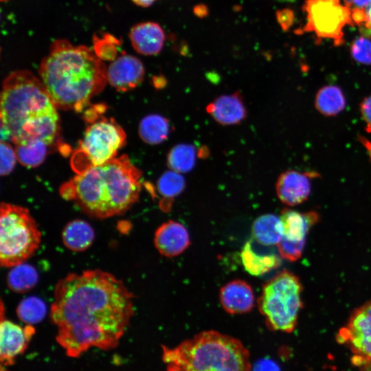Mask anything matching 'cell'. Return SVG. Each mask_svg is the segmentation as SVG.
Instances as JSON below:
<instances>
[{
	"label": "cell",
	"instance_id": "obj_1",
	"mask_svg": "<svg viewBox=\"0 0 371 371\" xmlns=\"http://www.w3.org/2000/svg\"><path fill=\"white\" fill-rule=\"evenodd\" d=\"M134 297L109 272L68 273L56 282L50 308L57 342L70 357L91 347L115 348L134 315Z\"/></svg>",
	"mask_w": 371,
	"mask_h": 371
},
{
	"label": "cell",
	"instance_id": "obj_2",
	"mask_svg": "<svg viewBox=\"0 0 371 371\" xmlns=\"http://www.w3.org/2000/svg\"><path fill=\"white\" fill-rule=\"evenodd\" d=\"M57 109L40 78L27 70L10 73L1 92V141L52 145L60 132Z\"/></svg>",
	"mask_w": 371,
	"mask_h": 371
},
{
	"label": "cell",
	"instance_id": "obj_3",
	"mask_svg": "<svg viewBox=\"0 0 371 371\" xmlns=\"http://www.w3.org/2000/svg\"><path fill=\"white\" fill-rule=\"evenodd\" d=\"M40 80L57 109L82 111L108 82L107 67L85 45L56 39L42 60Z\"/></svg>",
	"mask_w": 371,
	"mask_h": 371
},
{
	"label": "cell",
	"instance_id": "obj_4",
	"mask_svg": "<svg viewBox=\"0 0 371 371\" xmlns=\"http://www.w3.org/2000/svg\"><path fill=\"white\" fill-rule=\"evenodd\" d=\"M141 177L140 170L123 155L77 174L62 185L60 194L91 217L111 218L137 202Z\"/></svg>",
	"mask_w": 371,
	"mask_h": 371
},
{
	"label": "cell",
	"instance_id": "obj_5",
	"mask_svg": "<svg viewBox=\"0 0 371 371\" xmlns=\"http://www.w3.org/2000/svg\"><path fill=\"white\" fill-rule=\"evenodd\" d=\"M162 348L166 371H252L243 343L218 331H203L175 347Z\"/></svg>",
	"mask_w": 371,
	"mask_h": 371
},
{
	"label": "cell",
	"instance_id": "obj_6",
	"mask_svg": "<svg viewBox=\"0 0 371 371\" xmlns=\"http://www.w3.org/2000/svg\"><path fill=\"white\" fill-rule=\"evenodd\" d=\"M42 234L25 207L9 203L0 206V264L11 268L25 262L38 249Z\"/></svg>",
	"mask_w": 371,
	"mask_h": 371
},
{
	"label": "cell",
	"instance_id": "obj_7",
	"mask_svg": "<svg viewBox=\"0 0 371 371\" xmlns=\"http://www.w3.org/2000/svg\"><path fill=\"white\" fill-rule=\"evenodd\" d=\"M302 292L299 278L286 270L265 283L258 304L269 328L284 333L295 329L303 307Z\"/></svg>",
	"mask_w": 371,
	"mask_h": 371
},
{
	"label": "cell",
	"instance_id": "obj_8",
	"mask_svg": "<svg viewBox=\"0 0 371 371\" xmlns=\"http://www.w3.org/2000/svg\"><path fill=\"white\" fill-rule=\"evenodd\" d=\"M123 128L113 119L93 121L85 130L83 138L71 157V166L80 173L115 158L126 143Z\"/></svg>",
	"mask_w": 371,
	"mask_h": 371
},
{
	"label": "cell",
	"instance_id": "obj_9",
	"mask_svg": "<svg viewBox=\"0 0 371 371\" xmlns=\"http://www.w3.org/2000/svg\"><path fill=\"white\" fill-rule=\"evenodd\" d=\"M303 10L306 14L303 31L332 39L335 45L342 43L344 27L354 25L350 9L340 0H306Z\"/></svg>",
	"mask_w": 371,
	"mask_h": 371
},
{
	"label": "cell",
	"instance_id": "obj_10",
	"mask_svg": "<svg viewBox=\"0 0 371 371\" xmlns=\"http://www.w3.org/2000/svg\"><path fill=\"white\" fill-rule=\"evenodd\" d=\"M337 340L350 348L354 354L352 361L357 366L371 359V300L352 313Z\"/></svg>",
	"mask_w": 371,
	"mask_h": 371
},
{
	"label": "cell",
	"instance_id": "obj_11",
	"mask_svg": "<svg viewBox=\"0 0 371 371\" xmlns=\"http://www.w3.org/2000/svg\"><path fill=\"white\" fill-rule=\"evenodd\" d=\"M0 359L2 365L11 366L15 359L27 349L29 342L35 333L33 325L21 326L5 315L4 305L0 307Z\"/></svg>",
	"mask_w": 371,
	"mask_h": 371
},
{
	"label": "cell",
	"instance_id": "obj_12",
	"mask_svg": "<svg viewBox=\"0 0 371 371\" xmlns=\"http://www.w3.org/2000/svg\"><path fill=\"white\" fill-rule=\"evenodd\" d=\"M318 177L319 174L316 172L286 170L277 179V196L281 202L287 205H300L306 201L311 194V179Z\"/></svg>",
	"mask_w": 371,
	"mask_h": 371
},
{
	"label": "cell",
	"instance_id": "obj_13",
	"mask_svg": "<svg viewBox=\"0 0 371 371\" xmlns=\"http://www.w3.org/2000/svg\"><path fill=\"white\" fill-rule=\"evenodd\" d=\"M145 74L142 62L136 56L122 54L107 67L108 82L119 91H127L139 86Z\"/></svg>",
	"mask_w": 371,
	"mask_h": 371
},
{
	"label": "cell",
	"instance_id": "obj_14",
	"mask_svg": "<svg viewBox=\"0 0 371 371\" xmlns=\"http://www.w3.org/2000/svg\"><path fill=\"white\" fill-rule=\"evenodd\" d=\"M190 243L186 228L180 223L168 221L155 231L154 244L159 253L166 257L179 255Z\"/></svg>",
	"mask_w": 371,
	"mask_h": 371
},
{
	"label": "cell",
	"instance_id": "obj_15",
	"mask_svg": "<svg viewBox=\"0 0 371 371\" xmlns=\"http://www.w3.org/2000/svg\"><path fill=\"white\" fill-rule=\"evenodd\" d=\"M128 36L134 49L145 56L158 54L166 40L163 28L159 23L153 21L135 24L131 27Z\"/></svg>",
	"mask_w": 371,
	"mask_h": 371
},
{
	"label": "cell",
	"instance_id": "obj_16",
	"mask_svg": "<svg viewBox=\"0 0 371 371\" xmlns=\"http://www.w3.org/2000/svg\"><path fill=\"white\" fill-rule=\"evenodd\" d=\"M220 302L223 309L229 314L245 313L254 306V293L247 282L235 280L221 289Z\"/></svg>",
	"mask_w": 371,
	"mask_h": 371
},
{
	"label": "cell",
	"instance_id": "obj_17",
	"mask_svg": "<svg viewBox=\"0 0 371 371\" xmlns=\"http://www.w3.org/2000/svg\"><path fill=\"white\" fill-rule=\"evenodd\" d=\"M206 111L216 122L222 125L238 124L247 117L245 103L238 92L216 98L207 105Z\"/></svg>",
	"mask_w": 371,
	"mask_h": 371
},
{
	"label": "cell",
	"instance_id": "obj_18",
	"mask_svg": "<svg viewBox=\"0 0 371 371\" xmlns=\"http://www.w3.org/2000/svg\"><path fill=\"white\" fill-rule=\"evenodd\" d=\"M280 217L283 227L282 238L300 243L306 242L308 231L319 220V214L315 211L300 212L284 208Z\"/></svg>",
	"mask_w": 371,
	"mask_h": 371
},
{
	"label": "cell",
	"instance_id": "obj_19",
	"mask_svg": "<svg viewBox=\"0 0 371 371\" xmlns=\"http://www.w3.org/2000/svg\"><path fill=\"white\" fill-rule=\"evenodd\" d=\"M245 270L252 276H262L280 265V258L273 253H265L251 238L243 247L240 253Z\"/></svg>",
	"mask_w": 371,
	"mask_h": 371
},
{
	"label": "cell",
	"instance_id": "obj_20",
	"mask_svg": "<svg viewBox=\"0 0 371 371\" xmlns=\"http://www.w3.org/2000/svg\"><path fill=\"white\" fill-rule=\"evenodd\" d=\"M95 239L91 225L82 219H74L67 223L62 232L64 245L71 251L80 252L87 249Z\"/></svg>",
	"mask_w": 371,
	"mask_h": 371
},
{
	"label": "cell",
	"instance_id": "obj_21",
	"mask_svg": "<svg viewBox=\"0 0 371 371\" xmlns=\"http://www.w3.org/2000/svg\"><path fill=\"white\" fill-rule=\"evenodd\" d=\"M283 236L280 217L272 214H263L254 222L251 239L265 247L278 245Z\"/></svg>",
	"mask_w": 371,
	"mask_h": 371
},
{
	"label": "cell",
	"instance_id": "obj_22",
	"mask_svg": "<svg viewBox=\"0 0 371 371\" xmlns=\"http://www.w3.org/2000/svg\"><path fill=\"white\" fill-rule=\"evenodd\" d=\"M315 107L322 115L334 117L346 108V100L342 89L337 85L321 87L315 96Z\"/></svg>",
	"mask_w": 371,
	"mask_h": 371
},
{
	"label": "cell",
	"instance_id": "obj_23",
	"mask_svg": "<svg viewBox=\"0 0 371 371\" xmlns=\"http://www.w3.org/2000/svg\"><path fill=\"white\" fill-rule=\"evenodd\" d=\"M139 135L149 144H158L164 142L170 132L169 121L160 115L152 114L143 117L139 124Z\"/></svg>",
	"mask_w": 371,
	"mask_h": 371
},
{
	"label": "cell",
	"instance_id": "obj_24",
	"mask_svg": "<svg viewBox=\"0 0 371 371\" xmlns=\"http://www.w3.org/2000/svg\"><path fill=\"white\" fill-rule=\"evenodd\" d=\"M185 185V179L181 173L170 170L161 175L157 189L161 196L159 207L162 211L166 212L171 209L174 199L183 190Z\"/></svg>",
	"mask_w": 371,
	"mask_h": 371
},
{
	"label": "cell",
	"instance_id": "obj_25",
	"mask_svg": "<svg viewBox=\"0 0 371 371\" xmlns=\"http://www.w3.org/2000/svg\"><path fill=\"white\" fill-rule=\"evenodd\" d=\"M38 281L36 269L26 262L10 268L7 276L9 289L16 293H23L34 287Z\"/></svg>",
	"mask_w": 371,
	"mask_h": 371
},
{
	"label": "cell",
	"instance_id": "obj_26",
	"mask_svg": "<svg viewBox=\"0 0 371 371\" xmlns=\"http://www.w3.org/2000/svg\"><path fill=\"white\" fill-rule=\"evenodd\" d=\"M196 152L194 146L179 144L172 147L167 155V164L170 170L179 173L190 171L196 162Z\"/></svg>",
	"mask_w": 371,
	"mask_h": 371
},
{
	"label": "cell",
	"instance_id": "obj_27",
	"mask_svg": "<svg viewBox=\"0 0 371 371\" xmlns=\"http://www.w3.org/2000/svg\"><path fill=\"white\" fill-rule=\"evenodd\" d=\"M49 146L43 141L35 140L24 145H16L14 148L21 164L27 168H34L44 161Z\"/></svg>",
	"mask_w": 371,
	"mask_h": 371
},
{
	"label": "cell",
	"instance_id": "obj_28",
	"mask_svg": "<svg viewBox=\"0 0 371 371\" xmlns=\"http://www.w3.org/2000/svg\"><path fill=\"white\" fill-rule=\"evenodd\" d=\"M16 315L25 324L34 325L46 315L45 302L38 297L30 296L23 299L16 307Z\"/></svg>",
	"mask_w": 371,
	"mask_h": 371
},
{
	"label": "cell",
	"instance_id": "obj_29",
	"mask_svg": "<svg viewBox=\"0 0 371 371\" xmlns=\"http://www.w3.org/2000/svg\"><path fill=\"white\" fill-rule=\"evenodd\" d=\"M120 41L109 34H104L102 37L94 36L93 51L101 59L113 60L117 52V47Z\"/></svg>",
	"mask_w": 371,
	"mask_h": 371
},
{
	"label": "cell",
	"instance_id": "obj_30",
	"mask_svg": "<svg viewBox=\"0 0 371 371\" xmlns=\"http://www.w3.org/2000/svg\"><path fill=\"white\" fill-rule=\"evenodd\" d=\"M350 55L357 63L371 66V40L363 35L356 38L350 45Z\"/></svg>",
	"mask_w": 371,
	"mask_h": 371
},
{
	"label": "cell",
	"instance_id": "obj_31",
	"mask_svg": "<svg viewBox=\"0 0 371 371\" xmlns=\"http://www.w3.org/2000/svg\"><path fill=\"white\" fill-rule=\"evenodd\" d=\"M1 176L9 175L14 169L18 161L15 148L8 142L1 141Z\"/></svg>",
	"mask_w": 371,
	"mask_h": 371
},
{
	"label": "cell",
	"instance_id": "obj_32",
	"mask_svg": "<svg viewBox=\"0 0 371 371\" xmlns=\"http://www.w3.org/2000/svg\"><path fill=\"white\" fill-rule=\"evenodd\" d=\"M306 242H291L282 238L277 245L278 250L282 258L289 261H296L301 258Z\"/></svg>",
	"mask_w": 371,
	"mask_h": 371
},
{
	"label": "cell",
	"instance_id": "obj_33",
	"mask_svg": "<svg viewBox=\"0 0 371 371\" xmlns=\"http://www.w3.org/2000/svg\"><path fill=\"white\" fill-rule=\"evenodd\" d=\"M359 111L366 131L371 133V94L365 97L360 102Z\"/></svg>",
	"mask_w": 371,
	"mask_h": 371
},
{
	"label": "cell",
	"instance_id": "obj_34",
	"mask_svg": "<svg viewBox=\"0 0 371 371\" xmlns=\"http://www.w3.org/2000/svg\"><path fill=\"white\" fill-rule=\"evenodd\" d=\"M276 19L281 27L286 31L293 24L294 14L290 9H282L276 12Z\"/></svg>",
	"mask_w": 371,
	"mask_h": 371
},
{
	"label": "cell",
	"instance_id": "obj_35",
	"mask_svg": "<svg viewBox=\"0 0 371 371\" xmlns=\"http://www.w3.org/2000/svg\"><path fill=\"white\" fill-rule=\"evenodd\" d=\"M345 5L350 10L353 9H366L371 3V0H343Z\"/></svg>",
	"mask_w": 371,
	"mask_h": 371
},
{
	"label": "cell",
	"instance_id": "obj_36",
	"mask_svg": "<svg viewBox=\"0 0 371 371\" xmlns=\"http://www.w3.org/2000/svg\"><path fill=\"white\" fill-rule=\"evenodd\" d=\"M194 14L200 19L206 17L209 14V9L205 4L199 3L193 8Z\"/></svg>",
	"mask_w": 371,
	"mask_h": 371
},
{
	"label": "cell",
	"instance_id": "obj_37",
	"mask_svg": "<svg viewBox=\"0 0 371 371\" xmlns=\"http://www.w3.org/2000/svg\"><path fill=\"white\" fill-rule=\"evenodd\" d=\"M366 21L363 25L360 26L361 32L371 31V3L365 9Z\"/></svg>",
	"mask_w": 371,
	"mask_h": 371
},
{
	"label": "cell",
	"instance_id": "obj_38",
	"mask_svg": "<svg viewBox=\"0 0 371 371\" xmlns=\"http://www.w3.org/2000/svg\"><path fill=\"white\" fill-rule=\"evenodd\" d=\"M257 368L256 371H280L276 365L270 361L261 363Z\"/></svg>",
	"mask_w": 371,
	"mask_h": 371
},
{
	"label": "cell",
	"instance_id": "obj_39",
	"mask_svg": "<svg viewBox=\"0 0 371 371\" xmlns=\"http://www.w3.org/2000/svg\"><path fill=\"white\" fill-rule=\"evenodd\" d=\"M358 139L365 148L371 163V141L361 135L359 136Z\"/></svg>",
	"mask_w": 371,
	"mask_h": 371
},
{
	"label": "cell",
	"instance_id": "obj_40",
	"mask_svg": "<svg viewBox=\"0 0 371 371\" xmlns=\"http://www.w3.org/2000/svg\"><path fill=\"white\" fill-rule=\"evenodd\" d=\"M135 4L147 8L150 6L155 0H131Z\"/></svg>",
	"mask_w": 371,
	"mask_h": 371
},
{
	"label": "cell",
	"instance_id": "obj_41",
	"mask_svg": "<svg viewBox=\"0 0 371 371\" xmlns=\"http://www.w3.org/2000/svg\"><path fill=\"white\" fill-rule=\"evenodd\" d=\"M360 368L362 371H371V359L365 362Z\"/></svg>",
	"mask_w": 371,
	"mask_h": 371
},
{
	"label": "cell",
	"instance_id": "obj_42",
	"mask_svg": "<svg viewBox=\"0 0 371 371\" xmlns=\"http://www.w3.org/2000/svg\"><path fill=\"white\" fill-rule=\"evenodd\" d=\"M0 371H8L5 367H3V365L1 364Z\"/></svg>",
	"mask_w": 371,
	"mask_h": 371
},
{
	"label": "cell",
	"instance_id": "obj_43",
	"mask_svg": "<svg viewBox=\"0 0 371 371\" xmlns=\"http://www.w3.org/2000/svg\"><path fill=\"white\" fill-rule=\"evenodd\" d=\"M1 1H8V0H1Z\"/></svg>",
	"mask_w": 371,
	"mask_h": 371
}]
</instances>
